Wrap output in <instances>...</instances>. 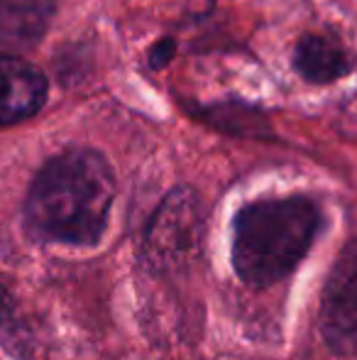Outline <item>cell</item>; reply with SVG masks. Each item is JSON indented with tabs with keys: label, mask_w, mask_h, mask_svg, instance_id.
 I'll return each instance as SVG.
<instances>
[{
	"label": "cell",
	"mask_w": 357,
	"mask_h": 360,
	"mask_svg": "<svg viewBox=\"0 0 357 360\" xmlns=\"http://www.w3.org/2000/svg\"><path fill=\"white\" fill-rule=\"evenodd\" d=\"M115 176L95 150H67L37 172L25 199V223L39 240L93 245L108 226Z\"/></svg>",
	"instance_id": "6da1fadb"
},
{
	"label": "cell",
	"mask_w": 357,
	"mask_h": 360,
	"mask_svg": "<svg viewBox=\"0 0 357 360\" xmlns=\"http://www.w3.org/2000/svg\"><path fill=\"white\" fill-rule=\"evenodd\" d=\"M318 228V209L304 196L245 206L235 216V270L252 287H269L284 280L304 260Z\"/></svg>",
	"instance_id": "7a4b0ae2"
},
{
	"label": "cell",
	"mask_w": 357,
	"mask_h": 360,
	"mask_svg": "<svg viewBox=\"0 0 357 360\" xmlns=\"http://www.w3.org/2000/svg\"><path fill=\"white\" fill-rule=\"evenodd\" d=\"M201 236V209L194 191L177 189L162 201L144 236L147 262L167 270L184 260Z\"/></svg>",
	"instance_id": "3957f363"
},
{
	"label": "cell",
	"mask_w": 357,
	"mask_h": 360,
	"mask_svg": "<svg viewBox=\"0 0 357 360\" xmlns=\"http://www.w3.org/2000/svg\"><path fill=\"white\" fill-rule=\"evenodd\" d=\"M321 328L333 351H357V238L345 245L325 282Z\"/></svg>",
	"instance_id": "277c9868"
},
{
	"label": "cell",
	"mask_w": 357,
	"mask_h": 360,
	"mask_svg": "<svg viewBox=\"0 0 357 360\" xmlns=\"http://www.w3.org/2000/svg\"><path fill=\"white\" fill-rule=\"evenodd\" d=\"M47 101V76L27 59L0 54V128L22 123Z\"/></svg>",
	"instance_id": "5b68a950"
},
{
	"label": "cell",
	"mask_w": 357,
	"mask_h": 360,
	"mask_svg": "<svg viewBox=\"0 0 357 360\" xmlns=\"http://www.w3.org/2000/svg\"><path fill=\"white\" fill-rule=\"evenodd\" d=\"M54 0H0V49H25L44 37Z\"/></svg>",
	"instance_id": "8992f818"
},
{
	"label": "cell",
	"mask_w": 357,
	"mask_h": 360,
	"mask_svg": "<svg viewBox=\"0 0 357 360\" xmlns=\"http://www.w3.org/2000/svg\"><path fill=\"white\" fill-rule=\"evenodd\" d=\"M294 67L301 79L309 84H330L348 74L353 62L333 39L321 37V34H306L296 44Z\"/></svg>",
	"instance_id": "52a82bcc"
},
{
	"label": "cell",
	"mask_w": 357,
	"mask_h": 360,
	"mask_svg": "<svg viewBox=\"0 0 357 360\" xmlns=\"http://www.w3.org/2000/svg\"><path fill=\"white\" fill-rule=\"evenodd\" d=\"M208 118L213 120L218 128L223 130H235V133H260L262 130L264 118L257 110H248L245 105H218L215 113H208Z\"/></svg>",
	"instance_id": "ba28073f"
},
{
	"label": "cell",
	"mask_w": 357,
	"mask_h": 360,
	"mask_svg": "<svg viewBox=\"0 0 357 360\" xmlns=\"http://www.w3.org/2000/svg\"><path fill=\"white\" fill-rule=\"evenodd\" d=\"M0 341H13V351H18V343L22 341V331L18 323V311H15L13 297L0 287Z\"/></svg>",
	"instance_id": "9c48e42d"
},
{
	"label": "cell",
	"mask_w": 357,
	"mask_h": 360,
	"mask_svg": "<svg viewBox=\"0 0 357 360\" xmlns=\"http://www.w3.org/2000/svg\"><path fill=\"white\" fill-rule=\"evenodd\" d=\"M174 49H177L174 39H169V37L159 39V42L149 49V67H152V69H164L169 62H172Z\"/></svg>",
	"instance_id": "30bf717a"
}]
</instances>
